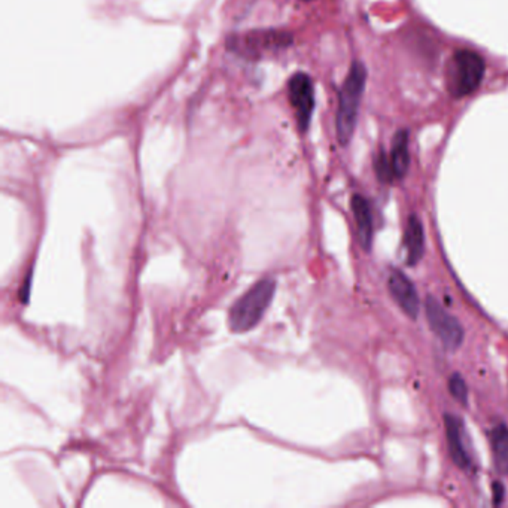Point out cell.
I'll return each mask as SVG.
<instances>
[{"mask_svg":"<svg viewBox=\"0 0 508 508\" xmlns=\"http://www.w3.org/2000/svg\"><path fill=\"white\" fill-rule=\"evenodd\" d=\"M289 40H291V38L286 36L285 33L259 32V33H249L246 36L233 39L230 42V48L240 54L255 55L285 47Z\"/></svg>","mask_w":508,"mask_h":508,"instance_id":"cell-6","label":"cell"},{"mask_svg":"<svg viewBox=\"0 0 508 508\" xmlns=\"http://www.w3.org/2000/svg\"><path fill=\"white\" fill-rule=\"evenodd\" d=\"M493 462L499 473L508 474V427L497 425L490 432Z\"/></svg>","mask_w":508,"mask_h":508,"instance_id":"cell-12","label":"cell"},{"mask_svg":"<svg viewBox=\"0 0 508 508\" xmlns=\"http://www.w3.org/2000/svg\"><path fill=\"white\" fill-rule=\"evenodd\" d=\"M425 312L432 331L437 334L446 349L456 351L463 340V328L458 319L432 297L427 298Z\"/></svg>","mask_w":508,"mask_h":508,"instance_id":"cell-4","label":"cell"},{"mask_svg":"<svg viewBox=\"0 0 508 508\" xmlns=\"http://www.w3.org/2000/svg\"><path fill=\"white\" fill-rule=\"evenodd\" d=\"M392 171L395 179H402L407 175L410 167V151H409V133L407 130H398L392 140V148L389 152Z\"/></svg>","mask_w":508,"mask_h":508,"instance_id":"cell-9","label":"cell"},{"mask_svg":"<svg viewBox=\"0 0 508 508\" xmlns=\"http://www.w3.org/2000/svg\"><path fill=\"white\" fill-rule=\"evenodd\" d=\"M374 170L377 178H379L382 182H392L395 179L394 171H392L389 155L383 151H380L374 157Z\"/></svg>","mask_w":508,"mask_h":508,"instance_id":"cell-13","label":"cell"},{"mask_svg":"<svg viewBox=\"0 0 508 508\" xmlns=\"http://www.w3.org/2000/svg\"><path fill=\"white\" fill-rule=\"evenodd\" d=\"M405 249H407V263L417 264L425 251L424 227L416 215L409 218L407 230H405Z\"/></svg>","mask_w":508,"mask_h":508,"instance_id":"cell-11","label":"cell"},{"mask_svg":"<svg viewBox=\"0 0 508 508\" xmlns=\"http://www.w3.org/2000/svg\"><path fill=\"white\" fill-rule=\"evenodd\" d=\"M446 422V435H447V443H448V452L452 456L453 462L462 470L470 468V456L463 446V435H462V427L459 419L453 414H446L444 416Z\"/></svg>","mask_w":508,"mask_h":508,"instance_id":"cell-8","label":"cell"},{"mask_svg":"<svg viewBox=\"0 0 508 508\" xmlns=\"http://www.w3.org/2000/svg\"><path fill=\"white\" fill-rule=\"evenodd\" d=\"M388 286L392 297L398 303V306L404 310V313L410 317H416L420 309V301L416 288L407 276L400 270H394L389 276Z\"/></svg>","mask_w":508,"mask_h":508,"instance_id":"cell-7","label":"cell"},{"mask_svg":"<svg viewBox=\"0 0 508 508\" xmlns=\"http://www.w3.org/2000/svg\"><path fill=\"white\" fill-rule=\"evenodd\" d=\"M352 210L362 248L370 249L373 242V215L368 200L359 194H355L352 198Z\"/></svg>","mask_w":508,"mask_h":508,"instance_id":"cell-10","label":"cell"},{"mask_svg":"<svg viewBox=\"0 0 508 508\" xmlns=\"http://www.w3.org/2000/svg\"><path fill=\"white\" fill-rule=\"evenodd\" d=\"M367 69L361 62H354L339 93L336 130L339 142L346 147L354 137L362 94L366 91Z\"/></svg>","mask_w":508,"mask_h":508,"instance_id":"cell-1","label":"cell"},{"mask_svg":"<svg viewBox=\"0 0 508 508\" xmlns=\"http://www.w3.org/2000/svg\"><path fill=\"white\" fill-rule=\"evenodd\" d=\"M288 96L295 111L298 127L304 133L309 128L315 109V86L312 78L303 72L293 75L288 82Z\"/></svg>","mask_w":508,"mask_h":508,"instance_id":"cell-5","label":"cell"},{"mask_svg":"<svg viewBox=\"0 0 508 508\" xmlns=\"http://www.w3.org/2000/svg\"><path fill=\"white\" fill-rule=\"evenodd\" d=\"M448 389L450 394H452L461 404H467L468 401V389L465 382H463L459 374H453L448 379Z\"/></svg>","mask_w":508,"mask_h":508,"instance_id":"cell-14","label":"cell"},{"mask_svg":"<svg viewBox=\"0 0 508 508\" xmlns=\"http://www.w3.org/2000/svg\"><path fill=\"white\" fill-rule=\"evenodd\" d=\"M276 281H258L248 293L240 297L230 310L228 324L233 332H246L258 325L274 295Z\"/></svg>","mask_w":508,"mask_h":508,"instance_id":"cell-3","label":"cell"},{"mask_svg":"<svg viewBox=\"0 0 508 508\" xmlns=\"http://www.w3.org/2000/svg\"><path fill=\"white\" fill-rule=\"evenodd\" d=\"M486 63L480 54L471 50H458L446 66V89L455 98L474 94L483 82Z\"/></svg>","mask_w":508,"mask_h":508,"instance_id":"cell-2","label":"cell"}]
</instances>
